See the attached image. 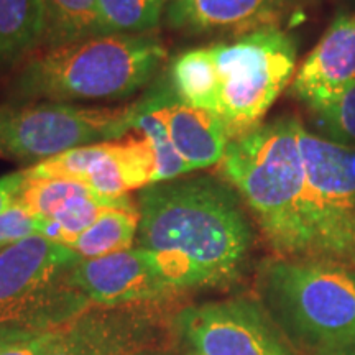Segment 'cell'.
Here are the masks:
<instances>
[{"instance_id": "cell-1", "label": "cell", "mask_w": 355, "mask_h": 355, "mask_svg": "<svg viewBox=\"0 0 355 355\" xmlns=\"http://www.w3.org/2000/svg\"><path fill=\"white\" fill-rule=\"evenodd\" d=\"M139 248L178 293L224 290L245 272L254 229L242 199L209 176L175 178L140 189Z\"/></svg>"}, {"instance_id": "cell-2", "label": "cell", "mask_w": 355, "mask_h": 355, "mask_svg": "<svg viewBox=\"0 0 355 355\" xmlns=\"http://www.w3.org/2000/svg\"><path fill=\"white\" fill-rule=\"evenodd\" d=\"M300 128L298 117L282 115L235 137L219 173L248 207L277 259L319 261L306 214Z\"/></svg>"}, {"instance_id": "cell-3", "label": "cell", "mask_w": 355, "mask_h": 355, "mask_svg": "<svg viewBox=\"0 0 355 355\" xmlns=\"http://www.w3.org/2000/svg\"><path fill=\"white\" fill-rule=\"evenodd\" d=\"M166 61L153 33L102 35L30 56L10 84L8 104L127 99L150 84Z\"/></svg>"}, {"instance_id": "cell-4", "label": "cell", "mask_w": 355, "mask_h": 355, "mask_svg": "<svg viewBox=\"0 0 355 355\" xmlns=\"http://www.w3.org/2000/svg\"><path fill=\"white\" fill-rule=\"evenodd\" d=\"M265 311L306 355L355 337V272L314 260L275 259L260 273Z\"/></svg>"}, {"instance_id": "cell-5", "label": "cell", "mask_w": 355, "mask_h": 355, "mask_svg": "<svg viewBox=\"0 0 355 355\" xmlns=\"http://www.w3.org/2000/svg\"><path fill=\"white\" fill-rule=\"evenodd\" d=\"M83 259L73 248L35 234L0 248V327L60 329L91 306L71 282Z\"/></svg>"}, {"instance_id": "cell-6", "label": "cell", "mask_w": 355, "mask_h": 355, "mask_svg": "<svg viewBox=\"0 0 355 355\" xmlns=\"http://www.w3.org/2000/svg\"><path fill=\"white\" fill-rule=\"evenodd\" d=\"M216 79L214 114L230 139L257 125L296 69V42L286 30L266 26L207 46Z\"/></svg>"}, {"instance_id": "cell-7", "label": "cell", "mask_w": 355, "mask_h": 355, "mask_svg": "<svg viewBox=\"0 0 355 355\" xmlns=\"http://www.w3.org/2000/svg\"><path fill=\"white\" fill-rule=\"evenodd\" d=\"M132 128L125 107H81L63 102L0 105V157L44 162L78 146L122 139Z\"/></svg>"}, {"instance_id": "cell-8", "label": "cell", "mask_w": 355, "mask_h": 355, "mask_svg": "<svg viewBox=\"0 0 355 355\" xmlns=\"http://www.w3.org/2000/svg\"><path fill=\"white\" fill-rule=\"evenodd\" d=\"M300 146L306 171V214L319 261L355 272V152L306 130Z\"/></svg>"}, {"instance_id": "cell-9", "label": "cell", "mask_w": 355, "mask_h": 355, "mask_svg": "<svg viewBox=\"0 0 355 355\" xmlns=\"http://www.w3.org/2000/svg\"><path fill=\"white\" fill-rule=\"evenodd\" d=\"M168 303L91 304L61 327L46 355H125L146 347H168L173 324Z\"/></svg>"}, {"instance_id": "cell-10", "label": "cell", "mask_w": 355, "mask_h": 355, "mask_svg": "<svg viewBox=\"0 0 355 355\" xmlns=\"http://www.w3.org/2000/svg\"><path fill=\"white\" fill-rule=\"evenodd\" d=\"M176 329L199 355H295L263 306L245 298L186 306Z\"/></svg>"}, {"instance_id": "cell-11", "label": "cell", "mask_w": 355, "mask_h": 355, "mask_svg": "<svg viewBox=\"0 0 355 355\" xmlns=\"http://www.w3.org/2000/svg\"><path fill=\"white\" fill-rule=\"evenodd\" d=\"M26 175L78 181L110 198L155 184L157 158L145 139L78 146L26 168Z\"/></svg>"}, {"instance_id": "cell-12", "label": "cell", "mask_w": 355, "mask_h": 355, "mask_svg": "<svg viewBox=\"0 0 355 355\" xmlns=\"http://www.w3.org/2000/svg\"><path fill=\"white\" fill-rule=\"evenodd\" d=\"M71 282L97 306L171 303L181 295L159 273L152 254L139 247L83 259L74 266Z\"/></svg>"}, {"instance_id": "cell-13", "label": "cell", "mask_w": 355, "mask_h": 355, "mask_svg": "<svg viewBox=\"0 0 355 355\" xmlns=\"http://www.w3.org/2000/svg\"><path fill=\"white\" fill-rule=\"evenodd\" d=\"M311 0H175L168 25L186 35L227 33L235 38L266 26H279Z\"/></svg>"}, {"instance_id": "cell-14", "label": "cell", "mask_w": 355, "mask_h": 355, "mask_svg": "<svg viewBox=\"0 0 355 355\" xmlns=\"http://www.w3.org/2000/svg\"><path fill=\"white\" fill-rule=\"evenodd\" d=\"M355 84V13H339L304 58L291 92L308 107Z\"/></svg>"}, {"instance_id": "cell-15", "label": "cell", "mask_w": 355, "mask_h": 355, "mask_svg": "<svg viewBox=\"0 0 355 355\" xmlns=\"http://www.w3.org/2000/svg\"><path fill=\"white\" fill-rule=\"evenodd\" d=\"M166 123L178 155L191 171L219 165L232 140L216 114L186 105L176 96L166 105Z\"/></svg>"}, {"instance_id": "cell-16", "label": "cell", "mask_w": 355, "mask_h": 355, "mask_svg": "<svg viewBox=\"0 0 355 355\" xmlns=\"http://www.w3.org/2000/svg\"><path fill=\"white\" fill-rule=\"evenodd\" d=\"M175 91L170 79L159 78L148 91L132 104V128L144 133V139L152 145L157 158V178L155 183L170 181L189 173V166L176 152L166 123V105Z\"/></svg>"}, {"instance_id": "cell-17", "label": "cell", "mask_w": 355, "mask_h": 355, "mask_svg": "<svg viewBox=\"0 0 355 355\" xmlns=\"http://www.w3.org/2000/svg\"><path fill=\"white\" fill-rule=\"evenodd\" d=\"M43 35V0H0V74L33 56Z\"/></svg>"}, {"instance_id": "cell-18", "label": "cell", "mask_w": 355, "mask_h": 355, "mask_svg": "<svg viewBox=\"0 0 355 355\" xmlns=\"http://www.w3.org/2000/svg\"><path fill=\"white\" fill-rule=\"evenodd\" d=\"M43 50L102 37L97 0H43Z\"/></svg>"}, {"instance_id": "cell-19", "label": "cell", "mask_w": 355, "mask_h": 355, "mask_svg": "<svg viewBox=\"0 0 355 355\" xmlns=\"http://www.w3.org/2000/svg\"><path fill=\"white\" fill-rule=\"evenodd\" d=\"M139 211L109 209L71 242L81 259H97L132 248L139 232Z\"/></svg>"}, {"instance_id": "cell-20", "label": "cell", "mask_w": 355, "mask_h": 355, "mask_svg": "<svg viewBox=\"0 0 355 355\" xmlns=\"http://www.w3.org/2000/svg\"><path fill=\"white\" fill-rule=\"evenodd\" d=\"M104 35L152 33L163 15V0H97Z\"/></svg>"}, {"instance_id": "cell-21", "label": "cell", "mask_w": 355, "mask_h": 355, "mask_svg": "<svg viewBox=\"0 0 355 355\" xmlns=\"http://www.w3.org/2000/svg\"><path fill=\"white\" fill-rule=\"evenodd\" d=\"M309 110L316 115L329 140L347 146L355 145V84L311 105Z\"/></svg>"}, {"instance_id": "cell-22", "label": "cell", "mask_w": 355, "mask_h": 355, "mask_svg": "<svg viewBox=\"0 0 355 355\" xmlns=\"http://www.w3.org/2000/svg\"><path fill=\"white\" fill-rule=\"evenodd\" d=\"M35 234H38V219L17 202L0 214V245H8Z\"/></svg>"}, {"instance_id": "cell-23", "label": "cell", "mask_w": 355, "mask_h": 355, "mask_svg": "<svg viewBox=\"0 0 355 355\" xmlns=\"http://www.w3.org/2000/svg\"><path fill=\"white\" fill-rule=\"evenodd\" d=\"M60 332L61 327L60 329L28 334L0 349V355H46L56 344Z\"/></svg>"}, {"instance_id": "cell-24", "label": "cell", "mask_w": 355, "mask_h": 355, "mask_svg": "<svg viewBox=\"0 0 355 355\" xmlns=\"http://www.w3.org/2000/svg\"><path fill=\"white\" fill-rule=\"evenodd\" d=\"M25 183V170L10 173L0 178V214L6 212L8 207L19 199L21 186Z\"/></svg>"}, {"instance_id": "cell-25", "label": "cell", "mask_w": 355, "mask_h": 355, "mask_svg": "<svg viewBox=\"0 0 355 355\" xmlns=\"http://www.w3.org/2000/svg\"><path fill=\"white\" fill-rule=\"evenodd\" d=\"M28 334H35V332H21V331H13V329H2V327H0V349H3L6 345L13 343V340H19L21 337Z\"/></svg>"}, {"instance_id": "cell-26", "label": "cell", "mask_w": 355, "mask_h": 355, "mask_svg": "<svg viewBox=\"0 0 355 355\" xmlns=\"http://www.w3.org/2000/svg\"><path fill=\"white\" fill-rule=\"evenodd\" d=\"M125 355H178L176 350L173 349V345H168V347H146L135 350V352L125 354Z\"/></svg>"}, {"instance_id": "cell-27", "label": "cell", "mask_w": 355, "mask_h": 355, "mask_svg": "<svg viewBox=\"0 0 355 355\" xmlns=\"http://www.w3.org/2000/svg\"><path fill=\"white\" fill-rule=\"evenodd\" d=\"M321 355H355V337L347 340V343L339 345V347L329 350V352H324Z\"/></svg>"}, {"instance_id": "cell-28", "label": "cell", "mask_w": 355, "mask_h": 355, "mask_svg": "<svg viewBox=\"0 0 355 355\" xmlns=\"http://www.w3.org/2000/svg\"><path fill=\"white\" fill-rule=\"evenodd\" d=\"M188 355H199V354H196V352H193V350H191V352H189Z\"/></svg>"}, {"instance_id": "cell-29", "label": "cell", "mask_w": 355, "mask_h": 355, "mask_svg": "<svg viewBox=\"0 0 355 355\" xmlns=\"http://www.w3.org/2000/svg\"><path fill=\"white\" fill-rule=\"evenodd\" d=\"M2 247H6V245H0V248H2Z\"/></svg>"}]
</instances>
